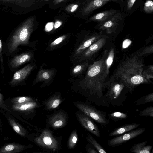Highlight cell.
<instances>
[{"mask_svg": "<svg viewBox=\"0 0 153 153\" xmlns=\"http://www.w3.org/2000/svg\"><path fill=\"white\" fill-rule=\"evenodd\" d=\"M113 44L112 43L109 45L99 57L91 63L84 76L79 82L80 93L90 104L107 108L110 106L105 94L109 78V69L115 54Z\"/></svg>", "mask_w": 153, "mask_h": 153, "instance_id": "cell-1", "label": "cell"}, {"mask_svg": "<svg viewBox=\"0 0 153 153\" xmlns=\"http://www.w3.org/2000/svg\"><path fill=\"white\" fill-rule=\"evenodd\" d=\"M144 62L143 57L138 56L135 52L124 55L112 75L124 82L131 94L139 85L152 83L143 75Z\"/></svg>", "mask_w": 153, "mask_h": 153, "instance_id": "cell-2", "label": "cell"}, {"mask_svg": "<svg viewBox=\"0 0 153 153\" xmlns=\"http://www.w3.org/2000/svg\"><path fill=\"white\" fill-rule=\"evenodd\" d=\"M34 20L33 17L29 18L10 34L3 44V54L8 59L19 53L21 46H31L29 39L33 31Z\"/></svg>", "mask_w": 153, "mask_h": 153, "instance_id": "cell-3", "label": "cell"}, {"mask_svg": "<svg viewBox=\"0 0 153 153\" xmlns=\"http://www.w3.org/2000/svg\"><path fill=\"white\" fill-rule=\"evenodd\" d=\"M129 94L128 88L123 81L112 76L109 77L107 83L105 97L110 105L122 106Z\"/></svg>", "mask_w": 153, "mask_h": 153, "instance_id": "cell-4", "label": "cell"}, {"mask_svg": "<svg viewBox=\"0 0 153 153\" xmlns=\"http://www.w3.org/2000/svg\"><path fill=\"white\" fill-rule=\"evenodd\" d=\"M126 16L120 10L111 19L105 22L97 23L95 29L111 36L114 39L123 30Z\"/></svg>", "mask_w": 153, "mask_h": 153, "instance_id": "cell-5", "label": "cell"}, {"mask_svg": "<svg viewBox=\"0 0 153 153\" xmlns=\"http://www.w3.org/2000/svg\"><path fill=\"white\" fill-rule=\"evenodd\" d=\"M114 39L105 34L91 44L82 53L76 61L78 63L93 61L112 42Z\"/></svg>", "mask_w": 153, "mask_h": 153, "instance_id": "cell-6", "label": "cell"}, {"mask_svg": "<svg viewBox=\"0 0 153 153\" xmlns=\"http://www.w3.org/2000/svg\"><path fill=\"white\" fill-rule=\"evenodd\" d=\"M104 33L101 31H88L83 36L79 39L71 56V59L76 61L84 51L91 44L97 40L104 35Z\"/></svg>", "mask_w": 153, "mask_h": 153, "instance_id": "cell-7", "label": "cell"}, {"mask_svg": "<svg viewBox=\"0 0 153 153\" xmlns=\"http://www.w3.org/2000/svg\"><path fill=\"white\" fill-rule=\"evenodd\" d=\"M73 103L84 114L102 126H105L109 124L105 112L88 103L78 102H73Z\"/></svg>", "mask_w": 153, "mask_h": 153, "instance_id": "cell-8", "label": "cell"}, {"mask_svg": "<svg viewBox=\"0 0 153 153\" xmlns=\"http://www.w3.org/2000/svg\"><path fill=\"white\" fill-rule=\"evenodd\" d=\"M35 142L40 147L52 151L59 150V143L51 131L44 129L34 139Z\"/></svg>", "mask_w": 153, "mask_h": 153, "instance_id": "cell-9", "label": "cell"}, {"mask_svg": "<svg viewBox=\"0 0 153 153\" xmlns=\"http://www.w3.org/2000/svg\"><path fill=\"white\" fill-rule=\"evenodd\" d=\"M33 55V52L29 51L17 54L8 58L7 64L9 68L12 72L16 71L22 65L30 62Z\"/></svg>", "mask_w": 153, "mask_h": 153, "instance_id": "cell-10", "label": "cell"}, {"mask_svg": "<svg viewBox=\"0 0 153 153\" xmlns=\"http://www.w3.org/2000/svg\"><path fill=\"white\" fill-rule=\"evenodd\" d=\"M146 130V128H144L134 129L109 140L107 142V144L111 147H115L120 146L142 134Z\"/></svg>", "mask_w": 153, "mask_h": 153, "instance_id": "cell-11", "label": "cell"}, {"mask_svg": "<svg viewBox=\"0 0 153 153\" xmlns=\"http://www.w3.org/2000/svg\"><path fill=\"white\" fill-rule=\"evenodd\" d=\"M35 67L34 64L31 63L16 71L9 83V84L14 86L24 82L31 71L35 68Z\"/></svg>", "mask_w": 153, "mask_h": 153, "instance_id": "cell-12", "label": "cell"}, {"mask_svg": "<svg viewBox=\"0 0 153 153\" xmlns=\"http://www.w3.org/2000/svg\"><path fill=\"white\" fill-rule=\"evenodd\" d=\"M76 114L79 122L85 128L98 138H100L99 129L93 120L79 112H76Z\"/></svg>", "mask_w": 153, "mask_h": 153, "instance_id": "cell-13", "label": "cell"}, {"mask_svg": "<svg viewBox=\"0 0 153 153\" xmlns=\"http://www.w3.org/2000/svg\"><path fill=\"white\" fill-rule=\"evenodd\" d=\"M114 0H87L82 11V15L89 16L93 11L109 2H113Z\"/></svg>", "mask_w": 153, "mask_h": 153, "instance_id": "cell-14", "label": "cell"}, {"mask_svg": "<svg viewBox=\"0 0 153 153\" xmlns=\"http://www.w3.org/2000/svg\"><path fill=\"white\" fill-rule=\"evenodd\" d=\"M67 118L65 113L61 111L58 112L50 117L49 125L53 129L62 128L66 125Z\"/></svg>", "mask_w": 153, "mask_h": 153, "instance_id": "cell-15", "label": "cell"}, {"mask_svg": "<svg viewBox=\"0 0 153 153\" xmlns=\"http://www.w3.org/2000/svg\"><path fill=\"white\" fill-rule=\"evenodd\" d=\"M120 10L119 9L111 8L96 14L91 17L88 22H97V23L106 21L111 19Z\"/></svg>", "mask_w": 153, "mask_h": 153, "instance_id": "cell-16", "label": "cell"}, {"mask_svg": "<svg viewBox=\"0 0 153 153\" xmlns=\"http://www.w3.org/2000/svg\"><path fill=\"white\" fill-rule=\"evenodd\" d=\"M123 12L126 17L131 16L139 9L142 5L143 0H123Z\"/></svg>", "mask_w": 153, "mask_h": 153, "instance_id": "cell-17", "label": "cell"}, {"mask_svg": "<svg viewBox=\"0 0 153 153\" xmlns=\"http://www.w3.org/2000/svg\"><path fill=\"white\" fill-rule=\"evenodd\" d=\"M54 74V71L52 69L40 70L34 79L33 84L43 81L45 82H48L51 80Z\"/></svg>", "mask_w": 153, "mask_h": 153, "instance_id": "cell-18", "label": "cell"}, {"mask_svg": "<svg viewBox=\"0 0 153 153\" xmlns=\"http://www.w3.org/2000/svg\"><path fill=\"white\" fill-rule=\"evenodd\" d=\"M140 125V124L136 123L123 125L112 131L109 134V136L112 137L124 134L136 128Z\"/></svg>", "mask_w": 153, "mask_h": 153, "instance_id": "cell-19", "label": "cell"}, {"mask_svg": "<svg viewBox=\"0 0 153 153\" xmlns=\"http://www.w3.org/2000/svg\"><path fill=\"white\" fill-rule=\"evenodd\" d=\"M62 101L61 95L56 94L48 99L45 103V108L47 110H52L57 108Z\"/></svg>", "mask_w": 153, "mask_h": 153, "instance_id": "cell-20", "label": "cell"}, {"mask_svg": "<svg viewBox=\"0 0 153 153\" xmlns=\"http://www.w3.org/2000/svg\"><path fill=\"white\" fill-rule=\"evenodd\" d=\"M147 143L146 140L136 144L132 146L130 151L135 153H151L152 146L146 145Z\"/></svg>", "mask_w": 153, "mask_h": 153, "instance_id": "cell-21", "label": "cell"}, {"mask_svg": "<svg viewBox=\"0 0 153 153\" xmlns=\"http://www.w3.org/2000/svg\"><path fill=\"white\" fill-rule=\"evenodd\" d=\"M141 12L147 14H152L153 13L152 0H145L143 1L141 6L139 9Z\"/></svg>", "mask_w": 153, "mask_h": 153, "instance_id": "cell-22", "label": "cell"}, {"mask_svg": "<svg viewBox=\"0 0 153 153\" xmlns=\"http://www.w3.org/2000/svg\"><path fill=\"white\" fill-rule=\"evenodd\" d=\"M91 63L88 62H82L75 66L72 70L73 75H78L86 71Z\"/></svg>", "mask_w": 153, "mask_h": 153, "instance_id": "cell-23", "label": "cell"}, {"mask_svg": "<svg viewBox=\"0 0 153 153\" xmlns=\"http://www.w3.org/2000/svg\"><path fill=\"white\" fill-rule=\"evenodd\" d=\"M85 137L89 143L94 146L98 152L100 153H106L105 150L92 136L87 134Z\"/></svg>", "mask_w": 153, "mask_h": 153, "instance_id": "cell-24", "label": "cell"}, {"mask_svg": "<svg viewBox=\"0 0 153 153\" xmlns=\"http://www.w3.org/2000/svg\"><path fill=\"white\" fill-rule=\"evenodd\" d=\"M108 116L110 119L115 122H117L126 118L128 116V114L120 112H114L108 114Z\"/></svg>", "mask_w": 153, "mask_h": 153, "instance_id": "cell-25", "label": "cell"}, {"mask_svg": "<svg viewBox=\"0 0 153 153\" xmlns=\"http://www.w3.org/2000/svg\"><path fill=\"white\" fill-rule=\"evenodd\" d=\"M135 52L137 55L141 57L152 54L153 52V45L143 47Z\"/></svg>", "mask_w": 153, "mask_h": 153, "instance_id": "cell-26", "label": "cell"}, {"mask_svg": "<svg viewBox=\"0 0 153 153\" xmlns=\"http://www.w3.org/2000/svg\"><path fill=\"white\" fill-rule=\"evenodd\" d=\"M153 101V92L142 97L134 102L137 105L144 104Z\"/></svg>", "mask_w": 153, "mask_h": 153, "instance_id": "cell-27", "label": "cell"}, {"mask_svg": "<svg viewBox=\"0 0 153 153\" xmlns=\"http://www.w3.org/2000/svg\"><path fill=\"white\" fill-rule=\"evenodd\" d=\"M78 136L77 131L74 130L71 132L68 143V147L69 149L73 148L77 143Z\"/></svg>", "mask_w": 153, "mask_h": 153, "instance_id": "cell-28", "label": "cell"}, {"mask_svg": "<svg viewBox=\"0 0 153 153\" xmlns=\"http://www.w3.org/2000/svg\"><path fill=\"white\" fill-rule=\"evenodd\" d=\"M143 74L144 77L152 82L153 78V65H152L144 67Z\"/></svg>", "mask_w": 153, "mask_h": 153, "instance_id": "cell-29", "label": "cell"}, {"mask_svg": "<svg viewBox=\"0 0 153 153\" xmlns=\"http://www.w3.org/2000/svg\"><path fill=\"white\" fill-rule=\"evenodd\" d=\"M139 115L141 116L153 117V106L148 107L140 111Z\"/></svg>", "mask_w": 153, "mask_h": 153, "instance_id": "cell-30", "label": "cell"}, {"mask_svg": "<svg viewBox=\"0 0 153 153\" xmlns=\"http://www.w3.org/2000/svg\"><path fill=\"white\" fill-rule=\"evenodd\" d=\"M67 36L66 35H65L57 38L50 44L49 47L51 48H53L58 45L65 40Z\"/></svg>", "mask_w": 153, "mask_h": 153, "instance_id": "cell-31", "label": "cell"}, {"mask_svg": "<svg viewBox=\"0 0 153 153\" xmlns=\"http://www.w3.org/2000/svg\"><path fill=\"white\" fill-rule=\"evenodd\" d=\"M3 44L2 42L0 37V63L1 67V72L3 74L4 71V60L3 54L2 53Z\"/></svg>", "mask_w": 153, "mask_h": 153, "instance_id": "cell-32", "label": "cell"}, {"mask_svg": "<svg viewBox=\"0 0 153 153\" xmlns=\"http://www.w3.org/2000/svg\"><path fill=\"white\" fill-rule=\"evenodd\" d=\"M27 0H0V2L2 3H11L17 5L21 6L22 4Z\"/></svg>", "mask_w": 153, "mask_h": 153, "instance_id": "cell-33", "label": "cell"}, {"mask_svg": "<svg viewBox=\"0 0 153 153\" xmlns=\"http://www.w3.org/2000/svg\"><path fill=\"white\" fill-rule=\"evenodd\" d=\"M78 7V4H71L66 7L65 10L69 12H73L76 10Z\"/></svg>", "mask_w": 153, "mask_h": 153, "instance_id": "cell-34", "label": "cell"}, {"mask_svg": "<svg viewBox=\"0 0 153 153\" xmlns=\"http://www.w3.org/2000/svg\"><path fill=\"white\" fill-rule=\"evenodd\" d=\"M87 152L88 153H98V152L91 144H88L86 146Z\"/></svg>", "mask_w": 153, "mask_h": 153, "instance_id": "cell-35", "label": "cell"}, {"mask_svg": "<svg viewBox=\"0 0 153 153\" xmlns=\"http://www.w3.org/2000/svg\"><path fill=\"white\" fill-rule=\"evenodd\" d=\"M54 23L53 22H49L47 23L45 26V30L46 32L51 31L53 27Z\"/></svg>", "mask_w": 153, "mask_h": 153, "instance_id": "cell-36", "label": "cell"}, {"mask_svg": "<svg viewBox=\"0 0 153 153\" xmlns=\"http://www.w3.org/2000/svg\"><path fill=\"white\" fill-rule=\"evenodd\" d=\"M15 146L13 145L10 144L7 146L4 149V150L6 152H10L14 149Z\"/></svg>", "mask_w": 153, "mask_h": 153, "instance_id": "cell-37", "label": "cell"}, {"mask_svg": "<svg viewBox=\"0 0 153 153\" xmlns=\"http://www.w3.org/2000/svg\"><path fill=\"white\" fill-rule=\"evenodd\" d=\"M62 22L59 20L56 21L54 24L53 27L55 29H56L59 27L62 24Z\"/></svg>", "mask_w": 153, "mask_h": 153, "instance_id": "cell-38", "label": "cell"}, {"mask_svg": "<svg viewBox=\"0 0 153 153\" xmlns=\"http://www.w3.org/2000/svg\"><path fill=\"white\" fill-rule=\"evenodd\" d=\"M13 129L17 133H19L20 131V129L17 125H15L13 126Z\"/></svg>", "mask_w": 153, "mask_h": 153, "instance_id": "cell-39", "label": "cell"}, {"mask_svg": "<svg viewBox=\"0 0 153 153\" xmlns=\"http://www.w3.org/2000/svg\"><path fill=\"white\" fill-rule=\"evenodd\" d=\"M65 0H53V3L54 5L59 3Z\"/></svg>", "mask_w": 153, "mask_h": 153, "instance_id": "cell-40", "label": "cell"}, {"mask_svg": "<svg viewBox=\"0 0 153 153\" xmlns=\"http://www.w3.org/2000/svg\"><path fill=\"white\" fill-rule=\"evenodd\" d=\"M45 1H48L49 0H45Z\"/></svg>", "mask_w": 153, "mask_h": 153, "instance_id": "cell-41", "label": "cell"}, {"mask_svg": "<svg viewBox=\"0 0 153 153\" xmlns=\"http://www.w3.org/2000/svg\"><path fill=\"white\" fill-rule=\"evenodd\" d=\"M0 96H1V95H0Z\"/></svg>", "mask_w": 153, "mask_h": 153, "instance_id": "cell-42", "label": "cell"}]
</instances>
